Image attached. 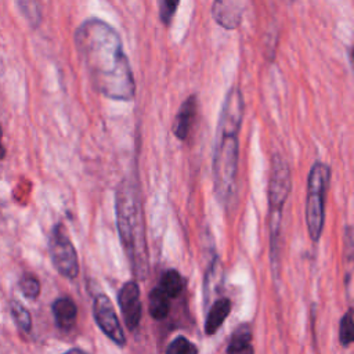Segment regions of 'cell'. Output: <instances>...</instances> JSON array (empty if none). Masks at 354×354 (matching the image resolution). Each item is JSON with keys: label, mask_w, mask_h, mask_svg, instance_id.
Segmentation results:
<instances>
[{"label": "cell", "mask_w": 354, "mask_h": 354, "mask_svg": "<svg viewBox=\"0 0 354 354\" xmlns=\"http://www.w3.org/2000/svg\"><path fill=\"white\" fill-rule=\"evenodd\" d=\"M76 50L93 87L106 98L130 101L136 83L118 32L98 18L86 19L75 33Z\"/></svg>", "instance_id": "1"}, {"label": "cell", "mask_w": 354, "mask_h": 354, "mask_svg": "<svg viewBox=\"0 0 354 354\" xmlns=\"http://www.w3.org/2000/svg\"><path fill=\"white\" fill-rule=\"evenodd\" d=\"M243 118V97L238 87H231L223 102L213 152V183L216 198L228 205L235 194L238 171V133Z\"/></svg>", "instance_id": "2"}, {"label": "cell", "mask_w": 354, "mask_h": 354, "mask_svg": "<svg viewBox=\"0 0 354 354\" xmlns=\"http://www.w3.org/2000/svg\"><path fill=\"white\" fill-rule=\"evenodd\" d=\"M116 223L131 270L137 277L144 278L148 271V250L142 210L136 184L129 180H123L116 192Z\"/></svg>", "instance_id": "3"}, {"label": "cell", "mask_w": 354, "mask_h": 354, "mask_svg": "<svg viewBox=\"0 0 354 354\" xmlns=\"http://www.w3.org/2000/svg\"><path fill=\"white\" fill-rule=\"evenodd\" d=\"M292 188L290 170L285 159L275 153L271 160V174L268 183V224H270V242L272 264L278 260V241L281 231L282 207L289 196Z\"/></svg>", "instance_id": "4"}, {"label": "cell", "mask_w": 354, "mask_h": 354, "mask_svg": "<svg viewBox=\"0 0 354 354\" xmlns=\"http://www.w3.org/2000/svg\"><path fill=\"white\" fill-rule=\"evenodd\" d=\"M330 181V169L326 163L315 162L307 178L306 223L313 242H318L325 224V196Z\"/></svg>", "instance_id": "5"}, {"label": "cell", "mask_w": 354, "mask_h": 354, "mask_svg": "<svg viewBox=\"0 0 354 354\" xmlns=\"http://www.w3.org/2000/svg\"><path fill=\"white\" fill-rule=\"evenodd\" d=\"M48 253L54 268L65 278L75 279L79 274V261L73 243L62 224L54 225L48 238Z\"/></svg>", "instance_id": "6"}, {"label": "cell", "mask_w": 354, "mask_h": 354, "mask_svg": "<svg viewBox=\"0 0 354 354\" xmlns=\"http://www.w3.org/2000/svg\"><path fill=\"white\" fill-rule=\"evenodd\" d=\"M93 315L98 328L108 339H111L119 347H123L126 344V337L122 325L106 295L100 293L95 296L93 303Z\"/></svg>", "instance_id": "7"}, {"label": "cell", "mask_w": 354, "mask_h": 354, "mask_svg": "<svg viewBox=\"0 0 354 354\" xmlns=\"http://www.w3.org/2000/svg\"><path fill=\"white\" fill-rule=\"evenodd\" d=\"M118 303L127 329H137L141 321L142 306L140 299V286L136 281H129L120 288L118 293Z\"/></svg>", "instance_id": "8"}, {"label": "cell", "mask_w": 354, "mask_h": 354, "mask_svg": "<svg viewBox=\"0 0 354 354\" xmlns=\"http://www.w3.org/2000/svg\"><path fill=\"white\" fill-rule=\"evenodd\" d=\"M243 10L245 0H214L212 6V15L220 26L225 29H235L242 21Z\"/></svg>", "instance_id": "9"}, {"label": "cell", "mask_w": 354, "mask_h": 354, "mask_svg": "<svg viewBox=\"0 0 354 354\" xmlns=\"http://www.w3.org/2000/svg\"><path fill=\"white\" fill-rule=\"evenodd\" d=\"M196 109H198V101L195 95H189L180 106V109L176 113L174 122H173V133L174 136L184 141L189 136L191 127L196 118Z\"/></svg>", "instance_id": "10"}, {"label": "cell", "mask_w": 354, "mask_h": 354, "mask_svg": "<svg viewBox=\"0 0 354 354\" xmlns=\"http://www.w3.org/2000/svg\"><path fill=\"white\" fill-rule=\"evenodd\" d=\"M53 315L57 326L61 330H71L76 324L77 308L72 299L69 297H58L53 306Z\"/></svg>", "instance_id": "11"}, {"label": "cell", "mask_w": 354, "mask_h": 354, "mask_svg": "<svg viewBox=\"0 0 354 354\" xmlns=\"http://www.w3.org/2000/svg\"><path fill=\"white\" fill-rule=\"evenodd\" d=\"M230 311H231V301L228 297H220L214 300L205 321V333L207 336L214 335L220 329L225 318L228 317Z\"/></svg>", "instance_id": "12"}, {"label": "cell", "mask_w": 354, "mask_h": 354, "mask_svg": "<svg viewBox=\"0 0 354 354\" xmlns=\"http://www.w3.org/2000/svg\"><path fill=\"white\" fill-rule=\"evenodd\" d=\"M227 354H254L252 344V329L248 324L239 325L231 335Z\"/></svg>", "instance_id": "13"}, {"label": "cell", "mask_w": 354, "mask_h": 354, "mask_svg": "<svg viewBox=\"0 0 354 354\" xmlns=\"http://www.w3.org/2000/svg\"><path fill=\"white\" fill-rule=\"evenodd\" d=\"M169 296L159 286L153 288L148 296V310L151 317L156 321L165 319L169 314Z\"/></svg>", "instance_id": "14"}, {"label": "cell", "mask_w": 354, "mask_h": 354, "mask_svg": "<svg viewBox=\"0 0 354 354\" xmlns=\"http://www.w3.org/2000/svg\"><path fill=\"white\" fill-rule=\"evenodd\" d=\"M159 288L169 296V299H174L184 290L185 281L177 270L171 268L162 274Z\"/></svg>", "instance_id": "15"}, {"label": "cell", "mask_w": 354, "mask_h": 354, "mask_svg": "<svg viewBox=\"0 0 354 354\" xmlns=\"http://www.w3.org/2000/svg\"><path fill=\"white\" fill-rule=\"evenodd\" d=\"M221 285V266L217 257L213 259L212 264L209 266L206 278H205V303L207 301L209 296L214 293L216 289H218Z\"/></svg>", "instance_id": "16"}, {"label": "cell", "mask_w": 354, "mask_h": 354, "mask_svg": "<svg viewBox=\"0 0 354 354\" xmlns=\"http://www.w3.org/2000/svg\"><path fill=\"white\" fill-rule=\"evenodd\" d=\"M353 340H354V324H353V308L350 307L340 319L339 342L343 347H348L353 343Z\"/></svg>", "instance_id": "17"}, {"label": "cell", "mask_w": 354, "mask_h": 354, "mask_svg": "<svg viewBox=\"0 0 354 354\" xmlns=\"http://www.w3.org/2000/svg\"><path fill=\"white\" fill-rule=\"evenodd\" d=\"M11 314H12V318L14 321L17 322V325L25 330V332H29L30 328H32V317H30V313L28 311V308H25L19 301L17 300H12L11 301Z\"/></svg>", "instance_id": "18"}, {"label": "cell", "mask_w": 354, "mask_h": 354, "mask_svg": "<svg viewBox=\"0 0 354 354\" xmlns=\"http://www.w3.org/2000/svg\"><path fill=\"white\" fill-rule=\"evenodd\" d=\"M165 354H198V348L184 336H177L169 343Z\"/></svg>", "instance_id": "19"}, {"label": "cell", "mask_w": 354, "mask_h": 354, "mask_svg": "<svg viewBox=\"0 0 354 354\" xmlns=\"http://www.w3.org/2000/svg\"><path fill=\"white\" fill-rule=\"evenodd\" d=\"M19 289L28 299H36L40 295V282L33 275H24L19 279Z\"/></svg>", "instance_id": "20"}, {"label": "cell", "mask_w": 354, "mask_h": 354, "mask_svg": "<svg viewBox=\"0 0 354 354\" xmlns=\"http://www.w3.org/2000/svg\"><path fill=\"white\" fill-rule=\"evenodd\" d=\"M158 4L160 21L163 22V25H170L180 4V0H158Z\"/></svg>", "instance_id": "21"}, {"label": "cell", "mask_w": 354, "mask_h": 354, "mask_svg": "<svg viewBox=\"0 0 354 354\" xmlns=\"http://www.w3.org/2000/svg\"><path fill=\"white\" fill-rule=\"evenodd\" d=\"M64 354H87V353H86V351H83V350H80V348H77V347H73V348H71V350L65 351Z\"/></svg>", "instance_id": "22"}, {"label": "cell", "mask_w": 354, "mask_h": 354, "mask_svg": "<svg viewBox=\"0 0 354 354\" xmlns=\"http://www.w3.org/2000/svg\"><path fill=\"white\" fill-rule=\"evenodd\" d=\"M4 155H6V149H4V147L0 144V159H3Z\"/></svg>", "instance_id": "23"}, {"label": "cell", "mask_w": 354, "mask_h": 354, "mask_svg": "<svg viewBox=\"0 0 354 354\" xmlns=\"http://www.w3.org/2000/svg\"><path fill=\"white\" fill-rule=\"evenodd\" d=\"M1 136H3V133H1V127H0V140H1Z\"/></svg>", "instance_id": "24"}, {"label": "cell", "mask_w": 354, "mask_h": 354, "mask_svg": "<svg viewBox=\"0 0 354 354\" xmlns=\"http://www.w3.org/2000/svg\"><path fill=\"white\" fill-rule=\"evenodd\" d=\"M286 1H292V0H286Z\"/></svg>", "instance_id": "25"}]
</instances>
